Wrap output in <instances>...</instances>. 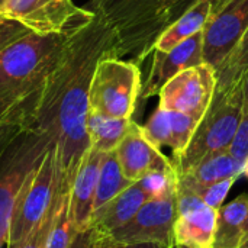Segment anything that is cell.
<instances>
[{
    "mask_svg": "<svg viewBox=\"0 0 248 248\" xmlns=\"http://www.w3.org/2000/svg\"><path fill=\"white\" fill-rule=\"evenodd\" d=\"M116 33V55L134 54L137 64L151 54L157 36L169 25L161 0H92L87 7Z\"/></svg>",
    "mask_w": 248,
    "mask_h": 248,
    "instance_id": "3957f363",
    "label": "cell"
},
{
    "mask_svg": "<svg viewBox=\"0 0 248 248\" xmlns=\"http://www.w3.org/2000/svg\"><path fill=\"white\" fill-rule=\"evenodd\" d=\"M248 29V0H230L203 29V61L218 68Z\"/></svg>",
    "mask_w": 248,
    "mask_h": 248,
    "instance_id": "8fae6325",
    "label": "cell"
},
{
    "mask_svg": "<svg viewBox=\"0 0 248 248\" xmlns=\"http://www.w3.org/2000/svg\"><path fill=\"white\" fill-rule=\"evenodd\" d=\"M4 1H6V0H0V6H1V4H3Z\"/></svg>",
    "mask_w": 248,
    "mask_h": 248,
    "instance_id": "f35d334b",
    "label": "cell"
},
{
    "mask_svg": "<svg viewBox=\"0 0 248 248\" xmlns=\"http://www.w3.org/2000/svg\"><path fill=\"white\" fill-rule=\"evenodd\" d=\"M29 33H32V31L29 28L23 26L22 23H19L13 19H9V17L0 15V52L10 44H13L15 41H17Z\"/></svg>",
    "mask_w": 248,
    "mask_h": 248,
    "instance_id": "f1b7e54d",
    "label": "cell"
},
{
    "mask_svg": "<svg viewBox=\"0 0 248 248\" xmlns=\"http://www.w3.org/2000/svg\"><path fill=\"white\" fill-rule=\"evenodd\" d=\"M58 202L60 198L58 195L55 196L51 208L48 209L46 215L44 217V219L39 222V225L29 234V237H26L25 240L19 241V243H13V244H7V248H45L46 247V240H48V234L52 225V221L55 218L57 214V208H58Z\"/></svg>",
    "mask_w": 248,
    "mask_h": 248,
    "instance_id": "484cf974",
    "label": "cell"
},
{
    "mask_svg": "<svg viewBox=\"0 0 248 248\" xmlns=\"http://www.w3.org/2000/svg\"><path fill=\"white\" fill-rule=\"evenodd\" d=\"M177 182H179V174L173 164V167L170 169L148 171L137 183L144 190L148 201H151L177 192Z\"/></svg>",
    "mask_w": 248,
    "mask_h": 248,
    "instance_id": "d4e9b609",
    "label": "cell"
},
{
    "mask_svg": "<svg viewBox=\"0 0 248 248\" xmlns=\"http://www.w3.org/2000/svg\"><path fill=\"white\" fill-rule=\"evenodd\" d=\"M125 246L116 243L110 235L100 234L93 228H87L76 235L70 248H124Z\"/></svg>",
    "mask_w": 248,
    "mask_h": 248,
    "instance_id": "83f0119b",
    "label": "cell"
},
{
    "mask_svg": "<svg viewBox=\"0 0 248 248\" xmlns=\"http://www.w3.org/2000/svg\"><path fill=\"white\" fill-rule=\"evenodd\" d=\"M58 189V171L54 147H49L39 166L23 183L10 218L7 244L19 243L39 225L51 208Z\"/></svg>",
    "mask_w": 248,
    "mask_h": 248,
    "instance_id": "52a82bcc",
    "label": "cell"
},
{
    "mask_svg": "<svg viewBox=\"0 0 248 248\" xmlns=\"http://www.w3.org/2000/svg\"><path fill=\"white\" fill-rule=\"evenodd\" d=\"M248 237V218H247V222H246V228H244V238ZM243 243V241H241Z\"/></svg>",
    "mask_w": 248,
    "mask_h": 248,
    "instance_id": "74e56055",
    "label": "cell"
},
{
    "mask_svg": "<svg viewBox=\"0 0 248 248\" xmlns=\"http://www.w3.org/2000/svg\"><path fill=\"white\" fill-rule=\"evenodd\" d=\"M248 218V195H240L218 211L217 234L212 248H238L244 240Z\"/></svg>",
    "mask_w": 248,
    "mask_h": 248,
    "instance_id": "ffe728a7",
    "label": "cell"
},
{
    "mask_svg": "<svg viewBox=\"0 0 248 248\" xmlns=\"http://www.w3.org/2000/svg\"><path fill=\"white\" fill-rule=\"evenodd\" d=\"M124 248H177L176 246H164L158 243H138V244H128Z\"/></svg>",
    "mask_w": 248,
    "mask_h": 248,
    "instance_id": "d6a6232c",
    "label": "cell"
},
{
    "mask_svg": "<svg viewBox=\"0 0 248 248\" xmlns=\"http://www.w3.org/2000/svg\"><path fill=\"white\" fill-rule=\"evenodd\" d=\"M248 71V29L240 39L232 52L217 68V92L214 99H222L237 84L243 83V77Z\"/></svg>",
    "mask_w": 248,
    "mask_h": 248,
    "instance_id": "7402d4cb",
    "label": "cell"
},
{
    "mask_svg": "<svg viewBox=\"0 0 248 248\" xmlns=\"http://www.w3.org/2000/svg\"><path fill=\"white\" fill-rule=\"evenodd\" d=\"M201 121L190 115L157 108L150 119L142 125L144 137L155 148L169 147L173 151V160L177 158L189 145Z\"/></svg>",
    "mask_w": 248,
    "mask_h": 248,
    "instance_id": "5bb4252c",
    "label": "cell"
},
{
    "mask_svg": "<svg viewBox=\"0 0 248 248\" xmlns=\"http://www.w3.org/2000/svg\"><path fill=\"white\" fill-rule=\"evenodd\" d=\"M218 211L205 206L177 215L174 224V246L177 248L214 247Z\"/></svg>",
    "mask_w": 248,
    "mask_h": 248,
    "instance_id": "ac0fdd59",
    "label": "cell"
},
{
    "mask_svg": "<svg viewBox=\"0 0 248 248\" xmlns=\"http://www.w3.org/2000/svg\"><path fill=\"white\" fill-rule=\"evenodd\" d=\"M244 108L243 83L237 84L222 99H214L211 108L201 119L189 145L173 161L177 174L186 173L202 160L230 151L235 138Z\"/></svg>",
    "mask_w": 248,
    "mask_h": 248,
    "instance_id": "277c9868",
    "label": "cell"
},
{
    "mask_svg": "<svg viewBox=\"0 0 248 248\" xmlns=\"http://www.w3.org/2000/svg\"><path fill=\"white\" fill-rule=\"evenodd\" d=\"M243 176H247L248 177V158L244 160V167H243Z\"/></svg>",
    "mask_w": 248,
    "mask_h": 248,
    "instance_id": "d590c367",
    "label": "cell"
},
{
    "mask_svg": "<svg viewBox=\"0 0 248 248\" xmlns=\"http://www.w3.org/2000/svg\"><path fill=\"white\" fill-rule=\"evenodd\" d=\"M103 154L105 153L90 148L71 185L68 212L77 232L86 231L90 225V218L94 211L96 189Z\"/></svg>",
    "mask_w": 248,
    "mask_h": 248,
    "instance_id": "9a60e30c",
    "label": "cell"
},
{
    "mask_svg": "<svg viewBox=\"0 0 248 248\" xmlns=\"http://www.w3.org/2000/svg\"><path fill=\"white\" fill-rule=\"evenodd\" d=\"M71 36L32 32L0 52V125L10 126L16 110L45 80Z\"/></svg>",
    "mask_w": 248,
    "mask_h": 248,
    "instance_id": "7a4b0ae2",
    "label": "cell"
},
{
    "mask_svg": "<svg viewBox=\"0 0 248 248\" xmlns=\"http://www.w3.org/2000/svg\"><path fill=\"white\" fill-rule=\"evenodd\" d=\"M217 68L208 62L183 70L160 90L158 106L177 110L201 121L212 105L217 92Z\"/></svg>",
    "mask_w": 248,
    "mask_h": 248,
    "instance_id": "9c48e42d",
    "label": "cell"
},
{
    "mask_svg": "<svg viewBox=\"0 0 248 248\" xmlns=\"http://www.w3.org/2000/svg\"><path fill=\"white\" fill-rule=\"evenodd\" d=\"M147 201V195L135 182L122 193L106 202L103 206L97 208L92 214L89 228H93L100 234L109 235L115 230L129 222Z\"/></svg>",
    "mask_w": 248,
    "mask_h": 248,
    "instance_id": "2e32d148",
    "label": "cell"
},
{
    "mask_svg": "<svg viewBox=\"0 0 248 248\" xmlns=\"http://www.w3.org/2000/svg\"><path fill=\"white\" fill-rule=\"evenodd\" d=\"M131 124L132 118H112L89 109L87 132L92 148L100 153L115 151L126 135Z\"/></svg>",
    "mask_w": 248,
    "mask_h": 248,
    "instance_id": "44dd1931",
    "label": "cell"
},
{
    "mask_svg": "<svg viewBox=\"0 0 248 248\" xmlns=\"http://www.w3.org/2000/svg\"><path fill=\"white\" fill-rule=\"evenodd\" d=\"M238 248H248V237H246V238L243 240V243L238 246Z\"/></svg>",
    "mask_w": 248,
    "mask_h": 248,
    "instance_id": "8d00e7d4",
    "label": "cell"
},
{
    "mask_svg": "<svg viewBox=\"0 0 248 248\" xmlns=\"http://www.w3.org/2000/svg\"><path fill=\"white\" fill-rule=\"evenodd\" d=\"M17 134H19V129H17V128L0 125V153L4 150V147H6Z\"/></svg>",
    "mask_w": 248,
    "mask_h": 248,
    "instance_id": "1f68e13d",
    "label": "cell"
},
{
    "mask_svg": "<svg viewBox=\"0 0 248 248\" xmlns=\"http://www.w3.org/2000/svg\"><path fill=\"white\" fill-rule=\"evenodd\" d=\"M142 87L141 70L135 61L116 54L99 60L89 87V108L112 118H132Z\"/></svg>",
    "mask_w": 248,
    "mask_h": 248,
    "instance_id": "5b68a950",
    "label": "cell"
},
{
    "mask_svg": "<svg viewBox=\"0 0 248 248\" xmlns=\"http://www.w3.org/2000/svg\"><path fill=\"white\" fill-rule=\"evenodd\" d=\"M115 153L124 176L134 183L148 171L173 167V161L148 142L141 125L135 121H132L126 135L116 147Z\"/></svg>",
    "mask_w": 248,
    "mask_h": 248,
    "instance_id": "4fadbf2b",
    "label": "cell"
},
{
    "mask_svg": "<svg viewBox=\"0 0 248 248\" xmlns=\"http://www.w3.org/2000/svg\"><path fill=\"white\" fill-rule=\"evenodd\" d=\"M112 52L116 54V33L94 17L70 38L45 80L10 121V126L36 135L54 147L58 195L70 193L76 174L92 148L87 132L89 87L96 64Z\"/></svg>",
    "mask_w": 248,
    "mask_h": 248,
    "instance_id": "6da1fadb",
    "label": "cell"
},
{
    "mask_svg": "<svg viewBox=\"0 0 248 248\" xmlns=\"http://www.w3.org/2000/svg\"><path fill=\"white\" fill-rule=\"evenodd\" d=\"M58 198H60V202H58L57 214L52 221L45 248H70L76 235L78 234L71 222L70 212H68L70 193L58 195Z\"/></svg>",
    "mask_w": 248,
    "mask_h": 248,
    "instance_id": "cb8c5ba5",
    "label": "cell"
},
{
    "mask_svg": "<svg viewBox=\"0 0 248 248\" xmlns=\"http://www.w3.org/2000/svg\"><path fill=\"white\" fill-rule=\"evenodd\" d=\"M243 89H244V102L248 100V71L243 77Z\"/></svg>",
    "mask_w": 248,
    "mask_h": 248,
    "instance_id": "e575fe53",
    "label": "cell"
},
{
    "mask_svg": "<svg viewBox=\"0 0 248 248\" xmlns=\"http://www.w3.org/2000/svg\"><path fill=\"white\" fill-rule=\"evenodd\" d=\"M212 16V4L209 0H195L182 15H179L153 44L151 52L169 51L186 39L202 32Z\"/></svg>",
    "mask_w": 248,
    "mask_h": 248,
    "instance_id": "d6986e66",
    "label": "cell"
},
{
    "mask_svg": "<svg viewBox=\"0 0 248 248\" xmlns=\"http://www.w3.org/2000/svg\"><path fill=\"white\" fill-rule=\"evenodd\" d=\"M0 15L39 35H74L96 17L71 0H6Z\"/></svg>",
    "mask_w": 248,
    "mask_h": 248,
    "instance_id": "ba28073f",
    "label": "cell"
},
{
    "mask_svg": "<svg viewBox=\"0 0 248 248\" xmlns=\"http://www.w3.org/2000/svg\"><path fill=\"white\" fill-rule=\"evenodd\" d=\"M230 153L238 158V160H246L248 158V100L244 102V108H243V115H241V121L235 134V138L231 144Z\"/></svg>",
    "mask_w": 248,
    "mask_h": 248,
    "instance_id": "f546056e",
    "label": "cell"
},
{
    "mask_svg": "<svg viewBox=\"0 0 248 248\" xmlns=\"http://www.w3.org/2000/svg\"><path fill=\"white\" fill-rule=\"evenodd\" d=\"M203 61V31L169 51H154L147 80L142 83L140 100L158 96L161 87L174 76Z\"/></svg>",
    "mask_w": 248,
    "mask_h": 248,
    "instance_id": "7c38bea8",
    "label": "cell"
},
{
    "mask_svg": "<svg viewBox=\"0 0 248 248\" xmlns=\"http://www.w3.org/2000/svg\"><path fill=\"white\" fill-rule=\"evenodd\" d=\"M244 161L235 158L230 151L214 154L202 160L198 166L186 173L179 174L177 187L189 192H196L221 180L238 179L243 176Z\"/></svg>",
    "mask_w": 248,
    "mask_h": 248,
    "instance_id": "e0dca14e",
    "label": "cell"
},
{
    "mask_svg": "<svg viewBox=\"0 0 248 248\" xmlns=\"http://www.w3.org/2000/svg\"><path fill=\"white\" fill-rule=\"evenodd\" d=\"M177 215V192H174L164 198L147 201L129 222L109 235L122 246L138 243L174 246Z\"/></svg>",
    "mask_w": 248,
    "mask_h": 248,
    "instance_id": "30bf717a",
    "label": "cell"
},
{
    "mask_svg": "<svg viewBox=\"0 0 248 248\" xmlns=\"http://www.w3.org/2000/svg\"><path fill=\"white\" fill-rule=\"evenodd\" d=\"M237 179H227V180H221L218 183H214L211 186H206V187H202L196 192H192L195 195H198L203 203L209 208H214V209H221L222 208V203L228 195V192L231 190V187L234 186Z\"/></svg>",
    "mask_w": 248,
    "mask_h": 248,
    "instance_id": "4316f807",
    "label": "cell"
},
{
    "mask_svg": "<svg viewBox=\"0 0 248 248\" xmlns=\"http://www.w3.org/2000/svg\"><path fill=\"white\" fill-rule=\"evenodd\" d=\"M179 1L180 0H161V4H163V9L166 10V13L169 15L170 10H171V7H174Z\"/></svg>",
    "mask_w": 248,
    "mask_h": 248,
    "instance_id": "836d02e7",
    "label": "cell"
},
{
    "mask_svg": "<svg viewBox=\"0 0 248 248\" xmlns=\"http://www.w3.org/2000/svg\"><path fill=\"white\" fill-rule=\"evenodd\" d=\"M134 182L128 180L122 169L119 166L118 157L115 151L105 153L100 164L99 171V180H97V189H96V199H94V211L100 206H103L106 202L122 193L125 189H128ZM93 211V212H94Z\"/></svg>",
    "mask_w": 248,
    "mask_h": 248,
    "instance_id": "603a6c76",
    "label": "cell"
},
{
    "mask_svg": "<svg viewBox=\"0 0 248 248\" xmlns=\"http://www.w3.org/2000/svg\"><path fill=\"white\" fill-rule=\"evenodd\" d=\"M193 1H195V0H180L174 7H171V10H170V13H169V23H171L179 15H182ZM209 1H211V4H212V15H214V13H217L225 3H228L230 0H209Z\"/></svg>",
    "mask_w": 248,
    "mask_h": 248,
    "instance_id": "4dcf8cb0",
    "label": "cell"
},
{
    "mask_svg": "<svg viewBox=\"0 0 248 248\" xmlns=\"http://www.w3.org/2000/svg\"><path fill=\"white\" fill-rule=\"evenodd\" d=\"M49 147L52 145L45 140L19 131L0 153V247L9 241L10 218L17 195Z\"/></svg>",
    "mask_w": 248,
    "mask_h": 248,
    "instance_id": "8992f818",
    "label": "cell"
}]
</instances>
